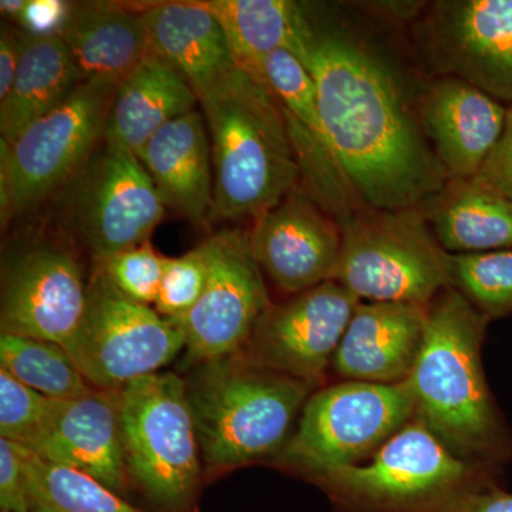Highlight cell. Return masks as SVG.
Returning <instances> with one entry per match:
<instances>
[{
    "label": "cell",
    "instance_id": "6da1fadb",
    "mask_svg": "<svg viewBox=\"0 0 512 512\" xmlns=\"http://www.w3.org/2000/svg\"><path fill=\"white\" fill-rule=\"evenodd\" d=\"M301 62L343 173L367 207H416L448 175L392 64L349 30L308 15Z\"/></svg>",
    "mask_w": 512,
    "mask_h": 512
},
{
    "label": "cell",
    "instance_id": "7a4b0ae2",
    "mask_svg": "<svg viewBox=\"0 0 512 512\" xmlns=\"http://www.w3.org/2000/svg\"><path fill=\"white\" fill-rule=\"evenodd\" d=\"M214 165V212L252 220L301 185L284 110L268 84L232 70L200 99Z\"/></svg>",
    "mask_w": 512,
    "mask_h": 512
},
{
    "label": "cell",
    "instance_id": "3957f363",
    "mask_svg": "<svg viewBox=\"0 0 512 512\" xmlns=\"http://www.w3.org/2000/svg\"><path fill=\"white\" fill-rule=\"evenodd\" d=\"M490 320L457 289H444L427 305L423 346L407 379L416 416L451 453L476 466L503 444L481 362Z\"/></svg>",
    "mask_w": 512,
    "mask_h": 512
},
{
    "label": "cell",
    "instance_id": "277c9868",
    "mask_svg": "<svg viewBox=\"0 0 512 512\" xmlns=\"http://www.w3.org/2000/svg\"><path fill=\"white\" fill-rule=\"evenodd\" d=\"M207 476L274 458L288 443L312 384L232 355L185 380Z\"/></svg>",
    "mask_w": 512,
    "mask_h": 512
},
{
    "label": "cell",
    "instance_id": "5b68a950",
    "mask_svg": "<svg viewBox=\"0 0 512 512\" xmlns=\"http://www.w3.org/2000/svg\"><path fill=\"white\" fill-rule=\"evenodd\" d=\"M484 483L481 466L451 453L414 416L369 463L338 468L313 484L342 512H446L457 497Z\"/></svg>",
    "mask_w": 512,
    "mask_h": 512
},
{
    "label": "cell",
    "instance_id": "8992f818",
    "mask_svg": "<svg viewBox=\"0 0 512 512\" xmlns=\"http://www.w3.org/2000/svg\"><path fill=\"white\" fill-rule=\"evenodd\" d=\"M119 417L130 481L158 512H198L201 451L185 380L158 372L128 383Z\"/></svg>",
    "mask_w": 512,
    "mask_h": 512
},
{
    "label": "cell",
    "instance_id": "52a82bcc",
    "mask_svg": "<svg viewBox=\"0 0 512 512\" xmlns=\"http://www.w3.org/2000/svg\"><path fill=\"white\" fill-rule=\"evenodd\" d=\"M340 225L342 249L332 281L360 301L427 306L453 288L451 254L434 237L420 205L367 207Z\"/></svg>",
    "mask_w": 512,
    "mask_h": 512
},
{
    "label": "cell",
    "instance_id": "ba28073f",
    "mask_svg": "<svg viewBox=\"0 0 512 512\" xmlns=\"http://www.w3.org/2000/svg\"><path fill=\"white\" fill-rule=\"evenodd\" d=\"M414 416L409 380L333 384L311 394L274 463L315 483L330 471L372 457Z\"/></svg>",
    "mask_w": 512,
    "mask_h": 512
},
{
    "label": "cell",
    "instance_id": "9c48e42d",
    "mask_svg": "<svg viewBox=\"0 0 512 512\" xmlns=\"http://www.w3.org/2000/svg\"><path fill=\"white\" fill-rule=\"evenodd\" d=\"M119 83H83L62 106L30 124L12 143L2 140V221L37 207L89 163L104 138Z\"/></svg>",
    "mask_w": 512,
    "mask_h": 512
},
{
    "label": "cell",
    "instance_id": "30bf717a",
    "mask_svg": "<svg viewBox=\"0 0 512 512\" xmlns=\"http://www.w3.org/2000/svg\"><path fill=\"white\" fill-rule=\"evenodd\" d=\"M64 349L94 389L120 390L160 372L185 349V335L175 320L120 292L99 266Z\"/></svg>",
    "mask_w": 512,
    "mask_h": 512
},
{
    "label": "cell",
    "instance_id": "8fae6325",
    "mask_svg": "<svg viewBox=\"0 0 512 512\" xmlns=\"http://www.w3.org/2000/svg\"><path fill=\"white\" fill-rule=\"evenodd\" d=\"M201 247L208 262L207 286L197 305L175 319L195 365L241 352L272 306L248 232L224 229Z\"/></svg>",
    "mask_w": 512,
    "mask_h": 512
},
{
    "label": "cell",
    "instance_id": "7c38bea8",
    "mask_svg": "<svg viewBox=\"0 0 512 512\" xmlns=\"http://www.w3.org/2000/svg\"><path fill=\"white\" fill-rule=\"evenodd\" d=\"M362 302L335 281L272 305L237 355L316 386L333 363L350 319Z\"/></svg>",
    "mask_w": 512,
    "mask_h": 512
},
{
    "label": "cell",
    "instance_id": "4fadbf2b",
    "mask_svg": "<svg viewBox=\"0 0 512 512\" xmlns=\"http://www.w3.org/2000/svg\"><path fill=\"white\" fill-rule=\"evenodd\" d=\"M77 188L74 224L99 262L150 241L167 208L136 154L120 148L90 160Z\"/></svg>",
    "mask_w": 512,
    "mask_h": 512
},
{
    "label": "cell",
    "instance_id": "5bb4252c",
    "mask_svg": "<svg viewBox=\"0 0 512 512\" xmlns=\"http://www.w3.org/2000/svg\"><path fill=\"white\" fill-rule=\"evenodd\" d=\"M431 64L512 106V0L434 2L419 26Z\"/></svg>",
    "mask_w": 512,
    "mask_h": 512
},
{
    "label": "cell",
    "instance_id": "9a60e30c",
    "mask_svg": "<svg viewBox=\"0 0 512 512\" xmlns=\"http://www.w3.org/2000/svg\"><path fill=\"white\" fill-rule=\"evenodd\" d=\"M87 288L69 249L36 244L13 252L3 259L0 329L64 348L82 320Z\"/></svg>",
    "mask_w": 512,
    "mask_h": 512
},
{
    "label": "cell",
    "instance_id": "2e32d148",
    "mask_svg": "<svg viewBox=\"0 0 512 512\" xmlns=\"http://www.w3.org/2000/svg\"><path fill=\"white\" fill-rule=\"evenodd\" d=\"M248 235L256 262L281 291L298 295L332 281L342 225L301 185L256 218Z\"/></svg>",
    "mask_w": 512,
    "mask_h": 512
},
{
    "label": "cell",
    "instance_id": "e0dca14e",
    "mask_svg": "<svg viewBox=\"0 0 512 512\" xmlns=\"http://www.w3.org/2000/svg\"><path fill=\"white\" fill-rule=\"evenodd\" d=\"M262 77L284 110L303 190L340 224L365 210L367 205L350 185L330 143L308 69L288 50H278L262 62Z\"/></svg>",
    "mask_w": 512,
    "mask_h": 512
},
{
    "label": "cell",
    "instance_id": "ac0fdd59",
    "mask_svg": "<svg viewBox=\"0 0 512 512\" xmlns=\"http://www.w3.org/2000/svg\"><path fill=\"white\" fill-rule=\"evenodd\" d=\"M29 451L76 468L126 497L128 477L121 446L119 390L93 389L76 399H52Z\"/></svg>",
    "mask_w": 512,
    "mask_h": 512
},
{
    "label": "cell",
    "instance_id": "d6986e66",
    "mask_svg": "<svg viewBox=\"0 0 512 512\" xmlns=\"http://www.w3.org/2000/svg\"><path fill=\"white\" fill-rule=\"evenodd\" d=\"M417 111L424 136L448 178H470L503 134L507 107L454 76L440 77L421 94Z\"/></svg>",
    "mask_w": 512,
    "mask_h": 512
},
{
    "label": "cell",
    "instance_id": "ffe728a7",
    "mask_svg": "<svg viewBox=\"0 0 512 512\" xmlns=\"http://www.w3.org/2000/svg\"><path fill=\"white\" fill-rule=\"evenodd\" d=\"M427 306L360 302L340 340L333 366L356 382L393 384L412 375L423 346Z\"/></svg>",
    "mask_w": 512,
    "mask_h": 512
},
{
    "label": "cell",
    "instance_id": "44dd1931",
    "mask_svg": "<svg viewBox=\"0 0 512 512\" xmlns=\"http://www.w3.org/2000/svg\"><path fill=\"white\" fill-rule=\"evenodd\" d=\"M136 156L153 178L165 207L200 224L214 212L211 141L200 111L165 124Z\"/></svg>",
    "mask_w": 512,
    "mask_h": 512
},
{
    "label": "cell",
    "instance_id": "7402d4cb",
    "mask_svg": "<svg viewBox=\"0 0 512 512\" xmlns=\"http://www.w3.org/2000/svg\"><path fill=\"white\" fill-rule=\"evenodd\" d=\"M150 52L187 80L198 99L237 69L227 36L204 2H167L143 12Z\"/></svg>",
    "mask_w": 512,
    "mask_h": 512
},
{
    "label": "cell",
    "instance_id": "603a6c76",
    "mask_svg": "<svg viewBox=\"0 0 512 512\" xmlns=\"http://www.w3.org/2000/svg\"><path fill=\"white\" fill-rule=\"evenodd\" d=\"M187 80L160 56L148 53L114 94L106 128V146L137 154L154 134L197 106Z\"/></svg>",
    "mask_w": 512,
    "mask_h": 512
},
{
    "label": "cell",
    "instance_id": "cb8c5ba5",
    "mask_svg": "<svg viewBox=\"0 0 512 512\" xmlns=\"http://www.w3.org/2000/svg\"><path fill=\"white\" fill-rule=\"evenodd\" d=\"M420 207L448 254L512 249V201L476 175L448 178Z\"/></svg>",
    "mask_w": 512,
    "mask_h": 512
},
{
    "label": "cell",
    "instance_id": "d4e9b609",
    "mask_svg": "<svg viewBox=\"0 0 512 512\" xmlns=\"http://www.w3.org/2000/svg\"><path fill=\"white\" fill-rule=\"evenodd\" d=\"M59 35L82 83L120 84L150 53L143 13L114 6H70Z\"/></svg>",
    "mask_w": 512,
    "mask_h": 512
},
{
    "label": "cell",
    "instance_id": "484cf974",
    "mask_svg": "<svg viewBox=\"0 0 512 512\" xmlns=\"http://www.w3.org/2000/svg\"><path fill=\"white\" fill-rule=\"evenodd\" d=\"M82 84L59 33H25L15 83L0 103L2 140L15 141L30 124L62 106Z\"/></svg>",
    "mask_w": 512,
    "mask_h": 512
},
{
    "label": "cell",
    "instance_id": "4316f807",
    "mask_svg": "<svg viewBox=\"0 0 512 512\" xmlns=\"http://www.w3.org/2000/svg\"><path fill=\"white\" fill-rule=\"evenodd\" d=\"M220 22L239 69L262 80V62L288 50L301 59L308 13L289 0H210L204 2Z\"/></svg>",
    "mask_w": 512,
    "mask_h": 512
},
{
    "label": "cell",
    "instance_id": "83f0119b",
    "mask_svg": "<svg viewBox=\"0 0 512 512\" xmlns=\"http://www.w3.org/2000/svg\"><path fill=\"white\" fill-rule=\"evenodd\" d=\"M25 468L29 512H150L89 474L43 460L26 447Z\"/></svg>",
    "mask_w": 512,
    "mask_h": 512
},
{
    "label": "cell",
    "instance_id": "f1b7e54d",
    "mask_svg": "<svg viewBox=\"0 0 512 512\" xmlns=\"http://www.w3.org/2000/svg\"><path fill=\"white\" fill-rule=\"evenodd\" d=\"M0 369L50 399H76L94 389L69 352L50 340L2 333Z\"/></svg>",
    "mask_w": 512,
    "mask_h": 512
},
{
    "label": "cell",
    "instance_id": "f546056e",
    "mask_svg": "<svg viewBox=\"0 0 512 512\" xmlns=\"http://www.w3.org/2000/svg\"><path fill=\"white\" fill-rule=\"evenodd\" d=\"M453 288L488 318L512 313V249L451 254Z\"/></svg>",
    "mask_w": 512,
    "mask_h": 512
},
{
    "label": "cell",
    "instance_id": "4dcf8cb0",
    "mask_svg": "<svg viewBox=\"0 0 512 512\" xmlns=\"http://www.w3.org/2000/svg\"><path fill=\"white\" fill-rule=\"evenodd\" d=\"M167 261V256L158 254L148 241L110 256L99 266L120 292L150 306L156 305Z\"/></svg>",
    "mask_w": 512,
    "mask_h": 512
},
{
    "label": "cell",
    "instance_id": "1f68e13d",
    "mask_svg": "<svg viewBox=\"0 0 512 512\" xmlns=\"http://www.w3.org/2000/svg\"><path fill=\"white\" fill-rule=\"evenodd\" d=\"M208 281V262L201 244L187 254L168 258L156 311L168 319H180L197 305Z\"/></svg>",
    "mask_w": 512,
    "mask_h": 512
},
{
    "label": "cell",
    "instance_id": "d6a6232c",
    "mask_svg": "<svg viewBox=\"0 0 512 512\" xmlns=\"http://www.w3.org/2000/svg\"><path fill=\"white\" fill-rule=\"evenodd\" d=\"M52 399L0 369V436L26 447L49 413Z\"/></svg>",
    "mask_w": 512,
    "mask_h": 512
},
{
    "label": "cell",
    "instance_id": "836d02e7",
    "mask_svg": "<svg viewBox=\"0 0 512 512\" xmlns=\"http://www.w3.org/2000/svg\"><path fill=\"white\" fill-rule=\"evenodd\" d=\"M0 511L29 512L25 447L0 439Z\"/></svg>",
    "mask_w": 512,
    "mask_h": 512
},
{
    "label": "cell",
    "instance_id": "e575fe53",
    "mask_svg": "<svg viewBox=\"0 0 512 512\" xmlns=\"http://www.w3.org/2000/svg\"><path fill=\"white\" fill-rule=\"evenodd\" d=\"M476 177L512 201V106L508 107L500 140L481 165Z\"/></svg>",
    "mask_w": 512,
    "mask_h": 512
},
{
    "label": "cell",
    "instance_id": "d590c367",
    "mask_svg": "<svg viewBox=\"0 0 512 512\" xmlns=\"http://www.w3.org/2000/svg\"><path fill=\"white\" fill-rule=\"evenodd\" d=\"M69 12L70 6L59 0H28L19 22L29 30L30 35H55L62 30Z\"/></svg>",
    "mask_w": 512,
    "mask_h": 512
},
{
    "label": "cell",
    "instance_id": "8d00e7d4",
    "mask_svg": "<svg viewBox=\"0 0 512 512\" xmlns=\"http://www.w3.org/2000/svg\"><path fill=\"white\" fill-rule=\"evenodd\" d=\"M446 512H512V494L488 481L461 494Z\"/></svg>",
    "mask_w": 512,
    "mask_h": 512
},
{
    "label": "cell",
    "instance_id": "74e56055",
    "mask_svg": "<svg viewBox=\"0 0 512 512\" xmlns=\"http://www.w3.org/2000/svg\"><path fill=\"white\" fill-rule=\"evenodd\" d=\"M22 36L9 28L0 36V103L9 96L22 56Z\"/></svg>",
    "mask_w": 512,
    "mask_h": 512
},
{
    "label": "cell",
    "instance_id": "f35d334b",
    "mask_svg": "<svg viewBox=\"0 0 512 512\" xmlns=\"http://www.w3.org/2000/svg\"><path fill=\"white\" fill-rule=\"evenodd\" d=\"M26 5H28V0H2L0 9H2L3 15L19 20L25 12Z\"/></svg>",
    "mask_w": 512,
    "mask_h": 512
}]
</instances>
